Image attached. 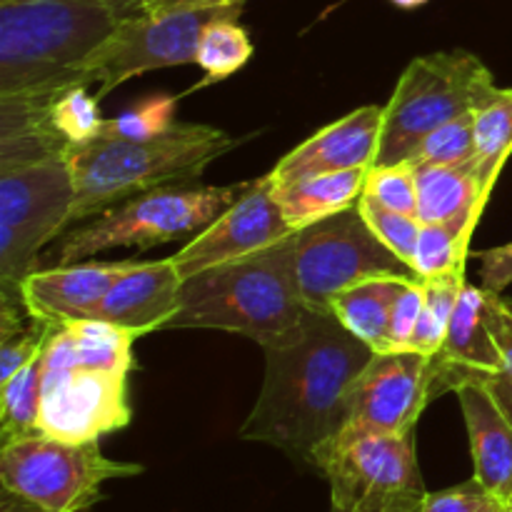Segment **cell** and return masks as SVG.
I'll return each mask as SVG.
<instances>
[{
    "mask_svg": "<svg viewBox=\"0 0 512 512\" xmlns=\"http://www.w3.org/2000/svg\"><path fill=\"white\" fill-rule=\"evenodd\" d=\"M260 348L263 388L240 440L273 445L313 468L315 450L350 423V393L375 350L330 310H308L298 328Z\"/></svg>",
    "mask_w": 512,
    "mask_h": 512,
    "instance_id": "1",
    "label": "cell"
},
{
    "mask_svg": "<svg viewBox=\"0 0 512 512\" xmlns=\"http://www.w3.org/2000/svg\"><path fill=\"white\" fill-rule=\"evenodd\" d=\"M138 335L103 320H68L43 348L38 433L93 443L128 428V375Z\"/></svg>",
    "mask_w": 512,
    "mask_h": 512,
    "instance_id": "2",
    "label": "cell"
},
{
    "mask_svg": "<svg viewBox=\"0 0 512 512\" xmlns=\"http://www.w3.org/2000/svg\"><path fill=\"white\" fill-rule=\"evenodd\" d=\"M295 273V233L270 248L183 280L180 308L165 330L210 328L268 345L308 315Z\"/></svg>",
    "mask_w": 512,
    "mask_h": 512,
    "instance_id": "3",
    "label": "cell"
},
{
    "mask_svg": "<svg viewBox=\"0 0 512 512\" xmlns=\"http://www.w3.org/2000/svg\"><path fill=\"white\" fill-rule=\"evenodd\" d=\"M103 0H0V95L85 83V65L118 28Z\"/></svg>",
    "mask_w": 512,
    "mask_h": 512,
    "instance_id": "4",
    "label": "cell"
},
{
    "mask_svg": "<svg viewBox=\"0 0 512 512\" xmlns=\"http://www.w3.org/2000/svg\"><path fill=\"white\" fill-rule=\"evenodd\" d=\"M240 140L203 123H175L150 140L93 138L68 153L75 200L70 220H90L123 200L173 183H195Z\"/></svg>",
    "mask_w": 512,
    "mask_h": 512,
    "instance_id": "5",
    "label": "cell"
},
{
    "mask_svg": "<svg viewBox=\"0 0 512 512\" xmlns=\"http://www.w3.org/2000/svg\"><path fill=\"white\" fill-rule=\"evenodd\" d=\"M250 185L253 180L233 185L173 183L140 193L65 233L45 253L43 263L68 265L115 248L150 250L198 235L243 198Z\"/></svg>",
    "mask_w": 512,
    "mask_h": 512,
    "instance_id": "6",
    "label": "cell"
},
{
    "mask_svg": "<svg viewBox=\"0 0 512 512\" xmlns=\"http://www.w3.org/2000/svg\"><path fill=\"white\" fill-rule=\"evenodd\" d=\"M498 90L493 73L468 50H443L410 60L383 108L375 165L413 160L425 135L448 120L475 113Z\"/></svg>",
    "mask_w": 512,
    "mask_h": 512,
    "instance_id": "7",
    "label": "cell"
},
{
    "mask_svg": "<svg viewBox=\"0 0 512 512\" xmlns=\"http://www.w3.org/2000/svg\"><path fill=\"white\" fill-rule=\"evenodd\" d=\"M313 468L328 480L335 510L418 512L428 495L415 455V430L380 433L345 425L315 450Z\"/></svg>",
    "mask_w": 512,
    "mask_h": 512,
    "instance_id": "8",
    "label": "cell"
},
{
    "mask_svg": "<svg viewBox=\"0 0 512 512\" xmlns=\"http://www.w3.org/2000/svg\"><path fill=\"white\" fill-rule=\"evenodd\" d=\"M73 170L48 158L0 170V300H23V280L43 265V248L73 220Z\"/></svg>",
    "mask_w": 512,
    "mask_h": 512,
    "instance_id": "9",
    "label": "cell"
},
{
    "mask_svg": "<svg viewBox=\"0 0 512 512\" xmlns=\"http://www.w3.org/2000/svg\"><path fill=\"white\" fill-rule=\"evenodd\" d=\"M138 463L105 458L100 440L70 443L28 435L0 445V485L45 512H85L103 500V485L143 473Z\"/></svg>",
    "mask_w": 512,
    "mask_h": 512,
    "instance_id": "10",
    "label": "cell"
},
{
    "mask_svg": "<svg viewBox=\"0 0 512 512\" xmlns=\"http://www.w3.org/2000/svg\"><path fill=\"white\" fill-rule=\"evenodd\" d=\"M295 273L310 310H330L335 295L370 278L420 280L375 238L358 205L295 233Z\"/></svg>",
    "mask_w": 512,
    "mask_h": 512,
    "instance_id": "11",
    "label": "cell"
},
{
    "mask_svg": "<svg viewBox=\"0 0 512 512\" xmlns=\"http://www.w3.org/2000/svg\"><path fill=\"white\" fill-rule=\"evenodd\" d=\"M230 8V5H225ZM225 8L173 10V13H135L118 23L108 40L85 65V83H98L105 98L125 80L148 70L195 63L205 23Z\"/></svg>",
    "mask_w": 512,
    "mask_h": 512,
    "instance_id": "12",
    "label": "cell"
},
{
    "mask_svg": "<svg viewBox=\"0 0 512 512\" xmlns=\"http://www.w3.org/2000/svg\"><path fill=\"white\" fill-rule=\"evenodd\" d=\"M433 395V360L418 350L373 353L350 393V423L380 433L418 430Z\"/></svg>",
    "mask_w": 512,
    "mask_h": 512,
    "instance_id": "13",
    "label": "cell"
},
{
    "mask_svg": "<svg viewBox=\"0 0 512 512\" xmlns=\"http://www.w3.org/2000/svg\"><path fill=\"white\" fill-rule=\"evenodd\" d=\"M293 233L295 230L290 228L275 200L273 175H263L253 180L243 198L235 200L208 228L193 235V240L173 258L180 275L190 278L220 263L270 248Z\"/></svg>",
    "mask_w": 512,
    "mask_h": 512,
    "instance_id": "14",
    "label": "cell"
},
{
    "mask_svg": "<svg viewBox=\"0 0 512 512\" xmlns=\"http://www.w3.org/2000/svg\"><path fill=\"white\" fill-rule=\"evenodd\" d=\"M488 298L483 285L475 288L468 283L460 293L443 348L430 355L435 398L470 383L485 385L503 365L488 323Z\"/></svg>",
    "mask_w": 512,
    "mask_h": 512,
    "instance_id": "15",
    "label": "cell"
},
{
    "mask_svg": "<svg viewBox=\"0 0 512 512\" xmlns=\"http://www.w3.org/2000/svg\"><path fill=\"white\" fill-rule=\"evenodd\" d=\"M380 130L383 108L363 105L290 150L270 175L275 183H290L308 175L373 168L378 158Z\"/></svg>",
    "mask_w": 512,
    "mask_h": 512,
    "instance_id": "16",
    "label": "cell"
},
{
    "mask_svg": "<svg viewBox=\"0 0 512 512\" xmlns=\"http://www.w3.org/2000/svg\"><path fill=\"white\" fill-rule=\"evenodd\" d=\"M175 258L138 260L125 275H120L103 300L90 310L85 320H103L130 330L138 338L165 330L168 320L180 308L183 290Z\"/></svg>",
    "mask_w": 512,
    "mask_h": 512,
    "instance_id": "17",
    "label": "cell"
},
{
    "mask_svg": "<svg viewBox=\"0 0 512 512\" xmlns=\"http://www.w3.org/2000/svg\"><path fill=\"white\" fill-rule=\"evenodd\" d=\"M138 260H78L68 265L38 268L23 280V300L30 318L50 325L85 320L108 295L115 280Z\"/></svg>",
    "mask_w": 512,
    "mask_h": 512,
    "instance_id": "18",
    "label": "cell"
},
{
    "mask_svg": "<svg viewBox=\"0 0 512 512\" xmlns=\"http://www.w3.org/2000/svg\"><path fill=\"white\" fill-rule=\"evenodd\" d=\"M455 395L468 428L473 478L512 503V420L485 385H463Z\"/></svg>",
    "mask_w": 512,
    "mask_h": 512,
    "instance_id": "19",
    "label": "cell"
},
{
    "mask_svg": "<svg viewBox=\"0 0 512 512\" xmlns=\"http://www.w3.org/2000/svg\"><path fill=\"white\" fill-rule=\"evenodd\" d=\"M413 168L420 223H445L468 240L473 238L490 200L473 160L460 165L413 163Z\"/></svg>",
    "mask_w": 512,
    "mask_h": 512,
    "instance_id": "20",
    "label": "cell"
},
{
    "mask_svg": "<svg viewBox=\"0 0 512 512\" xmlns=\"http://www.w3.org/2000/svg\"><path fill=\"white\" fill-rule=\"evenodd\" d=\"M50 93L0 95V170L68 158L70 148L50 118Z\"/></svg>",
    "mask_w": 512,
    "mask_h": 512,
    "instance_id": "21",
    "label": "cell"
},
{
    "mask_svg": "<svg viewBox=\"0 0 512 512\" xmlns=\"http://www.w3.org/2000/svg\"><path fill=\"white\" fill-rule=\"evenodd\" d=\"M368 170H338V173L308 175V178L290 180V183L273 180L275 200L280 203L290 228L298 233L308 225L358 205Z\"/></svg>",
    "mask_w": 512,
    "mask_h": 512,
    "instance_id": "22",
    "label": "cell"
},
{
    "mask_svg": "<svg viewBox=\"0 0 512 512\" xmlns=\"http://www.w3.org/2000/svg\"><path fill=\"white\" fill-rule=\"evenodd\" d=\"M413 280L370 278L343 290L330 300V313L340 320L348 333L363 340L375 353L390 350V310L400 288Z\"/></svg>",
    "mask_w": 512,
    "mask_h": 512,
    "instance_id": "23",
    "label": "cell"
},
{
    "mask_svg": "<svg viewBox=\"0 0 512 512\" xmlns=\"http://www.w3.org/2000/svg\"><path fill=\"white\" fill-rule=\"evenodd\" d=\"M240 10L243 5H230L205 23L198 40V55H195V65L203 68L205 78L195 88H208L220 80H228L253 58V40L248 30L238 23Z\"/></svg>",
    "mask_w": 512,
    "mask_h": 512,
    "instance_id": "24",
    "label": "cell"
},
{
    "mask_svg": "<svg viewBox=\"0 0 512 512\" xmlns=\"http://www.w3.org/2000/svg\"><path fill=\"white\" fill-rule=\"evenodd\" d=\"M475 155L473 163L483 180L485 195H493L495 183L512 155V88H500L483 108L473 113Z\"/></svg>",
    "mask_w": 512,
    "mask_h": 512,
    "instance_id": "25",
    "label": "cell"
},
{
    "mask_svg": "<svg viewBox=\"0 0 512 512\" xmlns=\"http://www.w3.org/2000/svg\"><path fill=\"white\" fill-rule=\"evenodd\" d=\"M40 393H43V353L0 383V445L38 435Z\"/></svg>",
    "mask_w": 512,
    "mask_h": 512,
    "instance_id": "26",
    "label": "cell"
},
{
    "mask_svg": "<svg viewBox=\"0 0 512 512\" xmlns=\"http://www.w3.org/2000/svg\"><path fill=\"white\" fill-rule=\"evenodd\" d=\"M465 285H468L465 283V270H455V273L425 280L423 315H420V323L415 328L410 350H418L423 355H435L443 348L455 305H458Z\"/></svg>",
    "mask_w": 512,
    "mask_h": 512,
    "instance_id": "27",
    "label": "cell"
},
{
    "mask_svg": "<svg viewBox=\"0 0 512 512\" xmlns=\"http://www.w3.org/2000/svg\"><path fill=\"white\" fill-rule=\"evenodd\" d=\"M98 100V95L88 93V85H68V88L55 90L50 118L70 150L100 135L105 118L100 113Z\"/></svg>",
    "mask_w": 512,
    "mask_h": 512,
    "instance_id": "28",
    "label": "cell"
},
{
    "mask_svg": "<svg viewBox=\"0 0 512 512\" xmlns=\"http://www.w3.org/2000/svg\"><path fill=\"white\" fill-rule=\"evenodd\" d=\"M470 240L445 223H423L415 243L413 270L420 280H433L440 275L465 270Z\"/></svg>",
    "mask_w": 512,
    "mask_h": 512,
    "instance_id": "29",
    "label": "cell"
},
{
    "mask_svg": "<svg viewBox=\"0 0 512 512\" xmlns=\"http://www.w3.org/2000/svg\"><path fill=\"white\" fill-rule=\"evenodd\" d=\"M175 95H155L143 100L133 108L123 110L115 118H105L100 135L103 138H125V140H150L168 133L175 125Z\"/></svg>",
    "mask_w": 512,
    "mask_h": 512,
    "instance_id": "30",
    "label": "cell"
},
{
    "mask_svg": "<svg viewBox=\"0 0 512 512\" xmlns=\"http://www.w3.org/2000/svg\"><path fill=\"white\" fill-rule=\"evenodd\" d=\"M358 210L363 215V220L368 223V228L373 230L375 238L390 250V253L398 255L403 263H408L413 268V253L415 243H418V235L423 223H420L415 215L395 213V210L385 208V205L375 203L368 195H360Z\"/></svg>",
    "mask_w": 512,
    "mask_h": 512,
    "instance_id": "31",
    "label": "cell"
},
{
    "mask_svg": "<svg viewBox=\"0 0 512 512\" xmlns=\"http://www.w3.org/2000/svg\"><path fill=\"white\" fill-rule=\"evenodd\" d=\"M475 155V133H473V113H465L460 118L448 120L433 133L425 135L415 153L413 163L430 165H460L470 163Z\"/></svg>",
    "mask_w": 512,
    "mask_h": 512,
    "instance_id": "32",
    "label": "cell"
},
{
    "mask_svg": "<svg viewBox=\"0 0 512 512\" xmlns=\"http://www.w3.org/2000/svg\"><path fill=\"white\" fill-rule=\"evenodd\" d=\"M363 195L395 213L418 218V185H415V168L410 160L398 165H373L365 175Z\"/></svg>",
    "mask_w": 512,
    "mask_h": 512,
    "instance_id": "33",
    "label": "cell"
},
{
    "mask_svg": "<svg viewBox=\"0 0 512 512\" xmlns=\"http://www.w3.org/2000/svg\"><path fill=\"white\" fill-rule=\"evenodd\" d=\"M488 323L490 330H493L495 343H498L503 365H500L498 373L485 383V388L493 393V398L498 400L500 408H503L505 415L512 420V305L508 300H503V295L490 293Z\"/></svg>",
    "mask_w": 512,
    "mask_h": 512,
    "instance_id": "34",
    "label": "cell"
},
{
    "mask_svg": "<svg viewBox=\"0 0 512 512\" xmlns=\"http://www.w3.org/2000/svg\"><path fill=\"white\" fill-rule=\"evenodd\" d=\"M418 512H512V503L473 478L455 488L428 493Z\"/></svg>",
    "mask_w": 512,
    "mask_h": 512,
    "instance_id": "35",
    "label": "cell"
},
{
    "mask_svg": "<svg viewBox=\"0 0 512 512\" xmlns=\"http://www.w3.org/2000/svg\"><path fill=\"white\" fill-rule=\"evenodd\" d=\"M50 330H53L50 323L30 318V323L18 335L0 343V383L13 378L20 368H25L30 360H35L43 353Z\"/></svg>",
    "mask_w": 512,
    "mask_h": 512,
    "instance_id": "36",
    "label": "cell"
},
{
    "mask_svg": "<svg viewBox=\"0 0 512 512\" xmlns=\"http://www.w3.org/2000/svg\"><path fill=\"white\" fill-rule=\"evenodd\" d=\"M425 305V280H413L400 288L390 310V350H410L415 328Z\"/></svg>",
    "mask_w": 512,
    "mask_h": 512,
    "instance_id": "37",
    "label": "cell"
},
{
    "mask_svg": "<svg viewBox=\"0 0 512 512\" xmlns=\"http://www.w3.org/2000/svg\"><path fill=\"white\" fill-rule=\"evenodd\" d=\"M480 260V285L488 293L503 295L505 288L512 285V240L498 248L478 253Z\"/></svg>",
    "mask_w": 512,
    "mask_h": 512,
    "instance_id": "38",
    "label": "cell"
},
{
    "mask_svg": "<svg viewBox=\"0 0 512 512\" xmlns=\"http://www.w3.org/2000/svg\"><path fill=\"white\" fill-rule=\"evenodd\" d=\"M248 0H143L140 13H173V10L195 8H225V5H245Z\"/></svg>",
    "mask_w": 512,
    "mask_h": 512,
    "instance_id": "39",
    "label": "cell"
},
{
    "mask_svg": "<svg viewBox=\"0 0 512 512\" xmlns=\"http://www.w3.org/2000/svg\"><path fill=\"white\" fill-rule=\"evenodd\" d=\"M0 512H45V510L40 508V505L30 503V500L23 498V495L13 493V490L0 485Z\"/></svg>",
    "mask_w": 512,
    "mask_h": 512,
    "instance_id": "40",
    "label": "cell"
},
{
    "mask_svg": "<svg viewBox=\"0 0 512 512\" xmlns=\"http://www.w3.org/2000/svg\"><path fill=\"white\" fill-rule=\"evenodd\" d=\"M103 3H108L110 8L120 15V18H128V15L140 13V5H143V0H103Z\"/></svg>",
    "mask_w": 512,
    "mask_h": 512,
    "instance_id": "41",
    "label": "cell"
},
{
    "mask_svg": "<svg viewBox=\"0 0 512 512\" xmlns=\"http://www.w3.org/2000/svg\"><path fill=\"white\" fill-rule=\"evenodd\" d=\"M390 3L395 5V8H403V10H415L420 8V5H425L428 0H390Z\"/></svg>",
    "mask_w": 512,
    "mask_h": 512,
    "instance_id": "42",
    "label": "cell"
},
{
    "mask_svg": "<svg viewBox=\"0 0 512 512\" xmlns=\"http://www.w3.org/2000/svg\"><path fill=\"white\" fill-rule=\"evenodd\" d=\"M333 512H345V510H335V508H333Z\"/></svg>",
    "mask_w": 512,
    "mask_h": 512,
    "instance_id": "43",
    "label": "cell"
}]
</instances>
